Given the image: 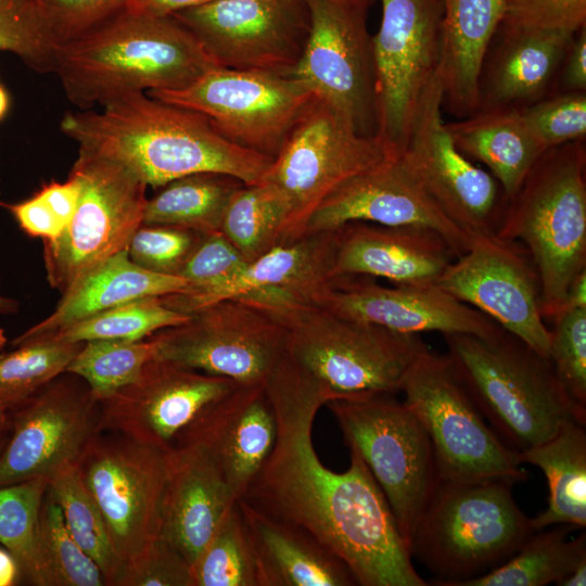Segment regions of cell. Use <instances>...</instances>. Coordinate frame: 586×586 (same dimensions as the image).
I'll return each instance as SVG.
<instances>
[{"instance_id": "6da1fadb", "label": "cell", "mask_w": 586, "mask_h": 586, "mask_svg": "<svg viewBox=\"0 0 586 586\" xmlns=\"http://www.w3.org/2000/svg\"><path fill=\"white\" fill-rule=\"evenodd\" d=\"M277 418L275 446L240 498L293 524L337 557L360 586H426L387 500L360 456L344 472L318 458L311 429L329 400L285 353L264 383Z\"/></svg>"}, {"instance_id": "7a4b0ae2", "label": "cell", "mask_w": 586, "mask_h": 586, "mask_svg": "<svg viewBox=\"0 0 586 586\" xmlns=\"http://www.w3.org/2000/svg\"><path fill=\"white\" fill-rule=\"evenodd\" d=\"M66 113L61 131L79 149L116 161L148 187L192 174L219 173L259 182L272 158L224 138L202 114L132 92L101 106Z\"/></svg>"}, {"instance_id": "3957f363", "label": "cell", "mask_w": 586, "mask_h": 586, "mask_svg": "<svg viewBox=\"0 0 586 586\" xmlns=\"http://www.w3.org/2000/svg\"><path fill=\"white\" fill-rule=\"evenodd\" d=\"M215 66L174 16L123 12L55 50L67 100L90 110L132 92L182 89Z\"/></svg>"}, {"instance_id": "277c9868", "label": "cell", "mask_w": 586, "mask_h": 586, "mask_svg": "<svg viewBox=\"0 0 586 586\" xmlns=\"http://www.w3.org/2000/svg\"><path fill=\"white\" fill-rule=\"evenodd\" d=\"M447 356L496 435L519 454L551 438L566 421L585 425L548 357L501 330L491 337L444 334Z\"/></svg>"}, {"instance_id": "5b68a950", "label": "cell", "mask_w": 586, "mask_h": 586, "mask_svg": "<svg viewBox=\"0 0 586 586\" xmlns=\"http://www.w3.org/2000/svg\"><path fill=\"white\" fill-rule=\"evenodd\" d=\"M528 252L540 283V311L553 319L586 269L585 139L547 149L506 201L495 232Z\"/></svg>"}, {"instance_id": "8992f818", "label": "cell", "mask_w": 586, "mask_h": 586, "mask_svg": "<svg viewBox=\"0 0 586 586\" xmlns=\"http://www.w3.org/2000/svg\"><path fill=\"white\" fill-rule=\"evenodd\" d=\"M507 480L441 481L410 540L441 586L480 576L509 559L534 532Z\"/></svg>"}, {"instance_id": "52a82bcc", "label": "cell", "mask_w": 586, "mask_h": 586, "mask_svg": "<svg viewBox=\"0 0 586 586\" xmlns=\"http://www.w3.org/2000/svg\"><path fill=\"white\" fill-rule=\"evenodd\" d=\"M278 321L285 330V354L329 400L399 393L411 365L429 349L418 334L342 318L319 306Z\"/></svg>"}, {"instance_id": "ba28073f", "label": "cell", "mask_w": 586, "mask_h": 586, "mask_svg": "<svg viewBox=\"0 0 586 586\" xmlns=\"http://www.w3.org/2000/svg\"><path fill=\"white\" fill-rule=\"evenodd\" d=\"M399 393L428 434L441 481L527 479L520 454L486 425L447 355L421 354Z\"/></svg>"}, {"instance_id": "9c48e42d", "label": "cell", "mask_w": 586, "mask_h": 586, "mask_svg": "<svg viewBox=\"0 0 586 586\" xmlns=\"http://www.w3.org/2000/svg\"><path fill=\"white\" fill-rule=\"evenodd\" d=\"M324 405L348 448L360 456L384 494L409 547L418 521L441 482L428 434L394 394L332 399Z\"/></svg>"}, {"instance_id": "30bf717a", "label": "cell", "mask_w": 586, "mask_h": 586, "mask_svg": "<svg viewBox=\"0 0 586 586\" xmlns=\"http://www.w3.org/2000/svg\"><path fill=\"white\" fill-rule=\"evenodd\" d=\"M395 155L377 136L359 133L345 115L315 98L262 179L288 204L283 242L303 235L307 219L333 190Z\"/></svg>"}, {"instance_id": "8fae6325", "label": "cell", "mask_w": 586, "mask_h": 586, "mask_svg": "<svg viewBox=\"0 0 586 586\" xmlns=\"http://www.w3.org/2000/svg\"><path fill=\"white\" fill-rule=\"evenodd\" d=\"M71 175L81 186L75 213L60 237L43 242L50 285L63 294L91 268L126 250L143 224L148 186L100 154L78 150Z\"/></svg>"}, {"instance_id": "7c38bea8", "label": "cell", "mask_w": 586, "mask_h": 586, "mask_svg": "<svg viewBox=\"0 0 586 586\" xmlns=\"http://www.w3.org/2000/svg\"><path fill=\"white\" fill-rule=\"evenodd\" d=\"M146 93L204 115L231 143L272 160L316 98L291 75L219 66L182 89Z\"/></svg>"}, {"instance_id": "4fadbf2b", "label": "cell", "mask_w": 586, "mask_h": 586, "mask_svg": "<svg viewBox=\"0 0 586 586\" xmlns=\"http://www.w3.org/2000/svg\"><path fill=\"white\" fill-rule=\"evenodd\" d=\"M380 1L381 23L371 36L375 136L402 154L426 92L440 78L443 1Z\"/></svg>"}, {"instance_id": "5bb4252c", "label": "cell", "mask_w": 586, "mask_h": 586, "mask_svg": "<svg viewBox=\"0 0 586 586\" xmlns=\"http://www.w3.org/2000/svg\"><path fill=\"white\" fill-rule=\"evenodd\" d=\"M76 466L124 564L160 536L166 454L122 433L103 430Z\"/></svg>"}, {"instance_id": "9a60e30c", "label": "cell", "mask_w": 586, "mask_h": 586, "mask_svg": "<svg viewBox=\"0 0 586 586\" xmlns=\"http://www.w3.org/2000/svg\"><path fill=\"white\" fill-rule=\"evenodd\" d=\"M151 337L157 344L156 358L255 385L265 383L284 353L285 330L264 310L228 298Z\"/></svg>"}, {"instance_id": "2e32d148", "label": "cell", "mask_w": 586, "mask_h": 586, "mask_svg": "<svg viewBox=\"0 0 586 586\" xmlns=\"http://www.w3.org/2000/svg\"><path fill=\"white\" fill-rule=\"evenodd\" d=\"M215 66L291 75L304 51L306 0H213L173 15Z\"/></svg>"}, {"instance_id": "e0dca14e", "label": "cell", "mask_w": 586, "mask_h": 586, "mask_svg": "<svg viewBox=\"0 0 586 586\" xmlns=\"http://www.w3.org/2000/svg\"><path fill=\"white\" fill-rule=\"evenodd\" d=\"M310 25L291 76L345 115L364 136L377 133L374 68L368 8L340 0H306Z\"/></svg>"}, {"instance_id": "ac0fdd59", "label": "cell", "mask_w": 586, "mask_h": 586, "mask_svg": "<svg viewBox=\"0 0 586 586\" xmlns=\"http://www.w3.org/2000/svg\"><path fill=\"white\" fill-rule=\"evenodd\" d=\"M0 454V486L50 480L76 464L102 429L100 402L87 383L64 372L14 409Z\"/></svg>"}, {"instance_id": "d6986e66", "label": "cell", "mask_w": 586, "mask_h": 586, "mask_svg": "<svg viewBox=\"0 0 586 586\" xmlns=\"http://www.w3.org/2000/svg\"><path fill=\"white\" fill-rule=\"evenodd\" d=\"M239 385L155 357L132 383L100 400L102 429L168 453L184 446L200 421Z\"/></svg>"}, {"instance_id": "ffe728a7", "label": "cell", "mask_w": 586, "mask_h": 586, "mask_svg": "<svg viewBox=\"0 0 586 586\" xmlns=\"http://www.w3.org/2000/svg\"><path fill=\"white\" fill-rule=\"evenodd\" d=\"M436 285L549 358L550 329L540 311L539 278L521 243L496 233L473 237Z\"/></svg>"}, {"instance_id": "44dd1931", "label": "cell", "mask_w": 586, "mask_h": 586, "mask_svg": "<svg viewBox=\"0 0 586 586\" xmlns=\"http://www.w3.org/2000/svg\"><path fill=\"white\" fill-rule=\"evenodd\" d=\"M442 102L438 78L421 103L400 157L437 207L470 238L495 233L507 199L495 177L457 149Z\"/></svg>"}, {"instance_id": "7402d4cb", "label": "cell", "mask_w": 586, "mask_h": 586, "mask_svg": "<svg viewBox=\"0 0 586 586\" xmlns=\"http://www.w3.org/2000/svg\"><path fill=\"white\" fill-rule=\"evenodd\" d=\"M336 230L305 233L249 262L229 282L204 292L183 291L161 297L189 315L214 303L237 298L275 318L317 306L333 280Z\"/></svg>"}, {"instance_id": "603a6c76", "label": "cell", "mask_w": 586, "mask_h": 586, "mask_svg": "<svg viewBox=\"0 0 586 586\" xmlns=\"http://www.w3.org/2000/svg\"><path fill=\"white\" fill-rule=\"evenodd\" d=\"M354 221L432 229L446 239L456 257L466 253L472 241L431 200L400 154L333 190L314 209L303 234L334 231Z\"/></svg>"}, {"instance_id": "cb8c5ba5", "label": "cell", "mask_w": 586, "mask_h": 586, "mask_svg": "<svg viewBox=\"0 0 586 586\" xmlns=\"http://www.w3.org/2000/svg\"><path fill=\"white\" fill-rule=\"evenodd\" d=\"M317 306L342 318L402 333H467L491 337L502 330L486 315L436 284L384 286L370 277H336Z\"/></svg>"}, {"instance_id": "d4e9b609", "label": "cell", "mask_w": 586, "mask_h": 586, "mask_svg": "<svg viewBox=\"0 0 586 586\" xmlns=\"http://www.w3.org/2000/svg\"><path fill=\"white\" fill-rule=\"evenodd\" d=\"M456 254L438 232L354 221L336 229L333 277H379L394 285H432Z\"/></svg>"}, {"instance_id": "484cf974", "label": "cell", "mask_w": 586, "mask_h": 586, "mask_svg": "<svg viewBox=\"0 0 586 586\" xmlns=\"http://www.w3.org/2000/svg\"><path fill=\"white\" fill-rule=\"evenodd\" d=\"M276 438V412L263 383L239 385L200 421L184 446H203L240 499L265 464Z\"/></svg>"}, {"instance_id": "4316f807", "label": "cell", "mask_w": 586, "mask_h": 586, "mask_svg": "<svg viewBox=\"0 0 586 586\" xmlns=\"http://www.w3.org/2000/svg\"><path fill=\"white\" fill-rule=\"evenodd\" d=\"M165 454L166 483L160 536L193 565L238 499L200 444Z\"/></svg>"}, {"instance_id": "83f0119b", "label": "cell", "mask_w": 586, "mask_h": 586, "mask_svg": "<svg viewBox=\"0 0 586 586\" xmlns=\"http://www.w3.org/2000/svg\"><path fill=\"white\" fill-rule=\"evenodd\" d=\"M574 35L498 27L480 69L476 110H522L551 94Z\"/></svg>"}, {"instance_id": "f1b7e54d", "label": "cell", "mask_w": 586, "mask_h": 586, "mask_svg": "<svg viewBox=\"0 0 586 586\" xmlns=\"http://www.w3.org/2000/svg\"><path fill=\"white\" fill-rule=\"evenodd\" d=\"M188 282L173 275L149 271L136 265L127 249L104 259L66 290L55 309L42 321L16 336L17 343L49 336L80 320L127 302L180 293Z\"/></svg>"}, {"instance_id": "f546056e", "label": "cell", "mask_w": 586, "mask_h": 586, "mask_svg": "<svg viewBox=\"0 0 586 586\" xmlns=\"http://www.w3.org/2000/svg\"><path fill=\"white\" fill-rule=\"evenodd\" d=\"M257 565L258 586H352L348 568L304 530L238 499Z\"/></svg>"}, {"instance_id": "4dcf8cb0", "label": "cell", "mask_w": 586, "mask_h": 586, "mask_svg": "<svg viewBox=\"0 0 586 586\" xmlns=\"http://www.w3.org/2000/svg\"><path fill=\"white\" fill-rule=\"evenodd\" d=\"M442 1V103L460 119L476 111L479 74L500 25L504 0Z\"/></svg>"}, {"instance_id": "1f68e13d", "label": "cell", "mask_w": 586, "mask_h": 586, "mask_svg": "<svg viewBox=\"0 0 586 586\" xmlns=\"http://www.w3.org/2000/svg\"><path fill=\"white\" fill-rule=\"evenodd\" d=\"M457 146L467 157L485 164L506 199L522 184L537 158L546 151L527 126L521 110H476L446 123Z\"/></svg>"}, {"instance_id": "d6a6232c", "label": "cell", "mask_w": 586, "mask_h": 586, "mask_svg": "<svg viewBox=\"0 0 586 586\" xmlns=\"http://www.w3.org/2000/svg\"><path fill=\"white\" fill-rule=\"evenodd\" d=\"M523 463L538 467L548 481L545 511L530 519L534 532L551 525L586 526V433L570 420L548 441L520 453Z\"/></svg>"}, {"instance_id": "836d02e7", "label": "cell", "mask_w": 586, "mask_h": 586, "mask_svg": "<svg viewBox=\"0 0 586 586\" xmlns=\"http://www.w3.org/2000/svg\"><path fill=\"white\" fill-rule=\"evenodd\" d=\"M574 527L533 532L504 563L455 586H545L558 584L586 560V535L569 539Z\"/></svg>"}, {"instance_id": "e575fe53", "label": "cell", "mask_w": 586, "mask_h": 586, "mask_svg": "<svg viewBox=\"0 0 586 586\" xmlns=\"http://www.w3.org/2000/svg\"><path fill=\"white\" fill-rule=\"evenodd\" d=\"M244 182L219 173H198L177 178L148 199L144 225H164L201 234L219 231L225 209Z\"/></svg>"}, {"instance_id": "d590c367", "label": "cell", "mask_w": 586, "mask_h": 586, "mask_svg": "<svg viewBox=\"0 0 586 586\" xmlns=\"http://www.w3.org/2000/svg\"><path fill=\"white\" fill-rule=\"evenodd\" d=\"M289 207L281 192L260 180L243 184L228 202L219 231L252 262L283 243Z\"/></svg>"}, {"instance_id": "8d00e7d4", "label": "cell", "mask_w": 586, "mask_h": 586, "mask_svg": "<svg viewBox=\"0 0 586 586\" xmlns=\"http://www.w3.org/2000/svg\"><path fill=\"white\" fill-rule=\"evenodd\" d=\"M47 479L0 486V545L16 559L21 582L51 586L40 537V509Z\"/></svg>"}, {"instance_id": "74e56055", "label": "cell", "mask_w": 586, "mask_h": 586, "mask_svg": "<svg viewBox=\"0 0 586 586\" xmlns=\"http://www.w3.org/2000/svg\"><path fill=\"white\" fill-rule=\"evenodd\" d=\"M76 464L65 467L51 476L48 488L73 538L98 564L106 586H115L123 563L114 550L106 523L85 487Z\"/></svg>"}, {"instance_id": "f35d334b", "label": "cell", "mask_w": 586, "mask_h": 586, "mask_svg": "<svg viewBox=\"0 0 586 586\" xmlns=\"http://www.w3.org/2000/svg\"><path fill=\"white\" fill-rule=\"evenodd\" d=\"M82 344L35 339L0 352V407L13 411L66 372Z\"/></svg>"}, {"instance_id": "ab89813d", "label": "cell", "mask_w": 586, "mask_h": 586, "mask_svg": "<svg viewBox=\"0 0 586 586\" xmlns=\"http://www.w3.org/2000/svg\"><path fill=\"white\" fill-rule=\"evenodd\" d=\"M188 318L189 315L167 307L161 297L149 296L98 313L39 339L67 343H85L94 340L140 341L157 331L180 324Z\"/></svg>"}, {"instance_id": "60d3db41", "label": "cell", "mask_w": 586, "mask_h": 586, "mask_svg": "<svg viewBox=\"0 0 586 586\" xmlns=\"http://www.w3.org/2000/svg\"><path fill=\"white\" fill-rule=\"evenodd\" d=\"M156 353L157 344L151 336L140 341H88L66 372L81 378L100 402L132 383Z\"/></svg>"}, {"instance_id": "b9f144b4", "label": "cell", "mask_w": 586, "mask_h": 586, "mask_svg": "<svg viewBox=\"0 0 586 586\" xmlns=\"http://www.w3.org/2000/svg\"><path fill=\"white\" fill-rule=\"evenodd\" d=\"M194 586H258L252 542L237 502L192 565Z\"/></svg>"}, {"instance_id": "7bdbcfd3", "label": "cell", "mask_w": 586, "mask_h": 586, "mask_svg": "<svg viewBox=\"0 0 586 586\" xmlns=\"http://www.w3.org/2000/svg\"><path fill=\"white\" fill-rule=\"evenodd\" d=\"M40 537L51 586H106L98 564L71 535L49 488L40 509Z\"/></svg>"}, {"instance_id": "ee69618b", "label": "cell", "mask_w": 586, "mask_h": 586, "mask_svg": "<svg viewBox=\"0 0 586 586\" xmlns=\"http://www.w3.org/2000/svg\"><path fill=\"white\" fill-rule=\"evenodd\" d=\"M56 46L38 0H0V51L17 56L36 73H53Z\"/></svg>"}, {"instance_id": "f6af8a7d", "label": "cell", "mask_w": 586, "mask_h": 586, "mask_svg": "<svg viewBox=\"0 0 586 586\" xmlns=\"http://www.w3.org/2000/svg\"><path fill=\"white\" fill-rule=\"evenodd\" d=\"M552 320L549 359L570 398L586 411V308L562 309Z\"/></svg>"}, {"instance_id": "bcb514c9", "label": "cell", "mask_w": 586, "mask_h": 586, "mask_svg": "<svg viewBox=\"0 0 586 586\" xmlns=\"http://www.w3.org/2000/svg\"><path fill=\"white\" fill-rule=\"evenodd\" d=\"M521 113L545 150L586 137V91L553 93Z\"/></svg>"}, {"instance_id": "7dc6e473", "label": "cell", "mask_w": 586, "mask_h": 586, "mask_svg": "<svg viewBox=\"0 0 586 586\" xmlns=\"http://www.w3.org/2000/svg\"><path fill=\"white\" fill-rule=\"evenodd\" d=\"M201 235L184 228L142 224L130 239L127 253L143 269L177 276Z\"/></svg>"}, {"instance_id": "c3c4849f", "label": "cell", "mask_w": 586, "mask_h": 586, "mask_svg": "<svg viewBox=\"0 0 586 586\" xmlns=\"http://www.w3.org/2000/svg\"><path fill=\"white\" fill-rule=\"evenodd\" d=\"M499 27L574 35L586 27V0H504Z\"/></svg>"}, {"instance_id": "681fc988", "label": "cell", "mask_w": 586, "mask_h": 586, "mask_svg": "<svg viewBox=\"0 0 586 586\" xmlns=\"http://www.w3.org/2000/svg\"><path fill=\"white\" fill-rule=\"evenodd\" d=\"M247 263L238 249L216 231L201 235L177 276L188 282L186 291L204 292L229 282Z\"/></svg>"}, {"instance_id": "f907efd6", "label": "cell", "mask_w": 586, "mask_h": 586, "mask_svg": "<svg viewBox=\"0 0 586 586\" xmlns=\"http://www.w3.org/2000/svg\"><path fill=\"white\" fill-rule=\"evenodd\" d=\"M115 586H194L192 565L158 536L123 564Z\"/></svg>"}, {"instance_id": "816d5d0a", "label": "cell", "mask_w": 586, "mask_h": 586, "mask_svg": "<svg viewBox=\"0 0 586 586\" xmlns=\"http://www.w3.org/2000/svg\"><path fill=\"white\" fill-rule=\"evenodd\" d=\"M130 0H38L49 36L66 43L123 13Z\"/></svg>"}, {"instance_id": "f5cc1de1", "label": "cell", "mask_w": 586, "mask_h": 586, "mask_svg": "<svg viewBox=\"0 0 586 586\" xmlns=\"http://www.w3.org/2000/svg\"><path fill=\"white\" fill-rule=\"evenodd\" d=\"M0 205L10 212L20 229L28 237L52 242L64 230L63 224L38 192L21 202L0 203Z\"/></svg>"}, {"instance_id": "db71d44e", "label": "cell", "mask_w": 586, "mask_h": 586, "mask_svg": "<svg viewBox=\"0 0 586 586\" xmlns=\"http://www.w3.org/2000/svg\"><path fill=\"white\" fill-rule=\"evenodd\" d=\"M581 91H586V27L568 44L551 94Z\"/></svg>"}, {"instance_id": "11a10c76", "label": "cell", "mask_w": 586, "mask_h": 586, "mask_svg": "<svg viewBox=\"0 0 586 586\" xmlns=\"http://www.w3.org/2000/svg\"><path fill=\"white\" fill-rule=\"evenodd\" d=\"M81 186L79 180L69 174L64 182L51 181L41 187L39 195L46 201L64 228L71 221L78 204Z\"/></svg>"}, {"instance_id": "9f6ffc18", "label": "cell", "mask_w": 586, "mask_h": 586, "mask_svg": "<svg viewBox=\"0 0 586 586\" xmlns=\"http://www.w3.org/2000/svg\"><path fill=\"white\" fill-rule=\"evenodd\" d=\"M213 0H130L124 12L150 17H166Z\"/></svg>"}, {"instance_id": "6f0895ef", "label": "cell", "mask_w": 586, "mask_h": 586, "mask_svg": "<svg viewBox=\"0 0 586 586\" xmlns=\"http://www.w3.org/2000/svg\"><path fill=\"white\" fill-rule=\"evenodd\" d=\"M573 308H586V269L574 277L566 290L562 309Z\"/></svg>"}, {"instance_id": "680465c9", "label": "cell", "mask_w": 586, "mask_h": 586, "mask_svg": "<svg viewBox=\"0 0 586 586\" xmlns=\"http://www.w3.org/2000/svg\"><path fill=\"white\" fill-rule=\"evenodd\" d=\"M21 582V570L16 559L0 546V586H14Z\"/></svg>"}, {"instance_id": "91938a15", "label": "cell", "mask_w": 586, "mask_h": 586, "mask_svg": "<svg viewBox=\"0 0 586 586\" xmlns=\"http://www.w3.org/2000/svg\"><path fill=\"white\" fill-rule=\"evenodd\" d=\"M559 586H585L586 585V560H583L565 578L559 582Z\"/></svg>"}, {"instance_id": "94428289", "label": "cell", "mask_w": 586, "mask_h": 586, "mask_svg": "<svg viewBox=\"0 0 586 586\" xmlns=\"http://www.w3.org/2000/svg\"><path fill=\"white\" fill-rule=\"evenodd\" d=\"M11 106V98L8 90L0 84V123L5 118Z\"/></svg>"}, {"instance_id": "6125c7cd", "label": "cell", "mask_w": 586, "mask_h": 586, "mask_svg": "<svg viewBox=\"0 0 586 586\" xmlns=\"http://www.w3.org/2000/svg\"><path fill=\"white\" fill-rule=\"evenodd\" d=\"M18 302L0 295V314H12L17 311Z\"/></svg>"}, {"instance_id": "be15d7a7", "label": "cell", "mask_w": 586, "mask_h": 586, "mask_svg": "<svg viewBox=\"0 0 586 586\" xmlns=\"http://www.w3.org/2000/svg\"><path fill=\"white\" fill-rule=\"evenodd\" d=\"M11 430V413L0 407V433Z\"/></svg>"}, {"instance_id": "e7e4bbea", "label": "cell", "mask_w": 586, "mask_h": 586, "mask_svg": "<svg viewBox=\"0 0 586 586\" xmlns=\"http://www.w3.org/2000/svg\"><path fill=\"white\" fill-rule=\"evenodd\" d=\"M340 1H346L351 3L359 4L369 9L378 0H340Z\"/></svg>"}, {"instance_id": "03108f58", "label": "cell", "mask_w": 586, "mask_h": 586, "mask_svg": "<svg viewBox=\"0 0 586 586\" xmlns=\"http://www.w3.org/2000/svg\"><path fill=\"white\" fill-rule=\"evenodd\" d=\"M9 435H10V431L0 433V454L8 442Z\"/></svg>"}, {"instance_id": "003e7915", "label": "cell", "mask_w": 586, "mask_h": 586, "mask_svg": "<svg viewBox=\"0 0 586 586\" xmlns=\"http://www.w3.org/2000/svg\"><path fill=\"white\" fill-rule=\"evenodd\" d=\"M8 343V337L5 335L4 329L0 328V352L5 347Z\"/></svg>"}]
</instances>
